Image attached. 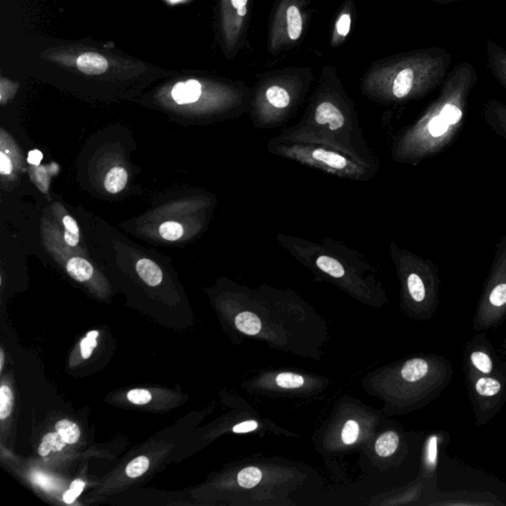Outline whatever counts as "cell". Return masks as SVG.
Here are the masks:
<instances>
[{
    "instance_id": "40",
    "label": "cell",
    "mask_w": 506,
    "mask_h": 506,
    "mask_svg": "<svg viewBox=\"0 0 506 506\" xmlns=\"http://www.w3.org/2000/svg\"><path fill=\"white\" fill-rule=\"evenodd\" d=\"M171 2H178L180 1V0H170Z\"/></svg>"
},
{
    "instance_id": "6",
    "label": "cell",
    "mask_w": 506,
    "mask_h": 506,
    "mask_svg": "<svg viewBox=\"0 0 506 506\" xmlns=\"http://www.w3.org/2000/svg\"><path fill=\"white\" fill-rule=\"evenodd\" d=\"M304 15L296 0H284L277 10L270 49L280 51L290 43L298 42L303 35Z\"/></svg>"
},
{
    "instance_id": "9",
    "label": "cell",
    "mask_w": 506,
    "mask_h": 506,
    "mask_svg": "<svg viewBox=\"0 0 506 506\" xmlns=\"http://www.w3.org/2000/svg\"><path fill=\"white\" fill-rule=\"evenodd\" d=\"M172 97L177 104H190L198 101L202 95V85L198 81L190 79L186 83H178L172 89Z\"/></svg>"
},
{
    "instance_id": "10",
    "label": "cell",
    "mask_w": 506,
    "mask_h": 506,
    "mask_svg": "<svg viewBox=\"0 0 506 506\" xmlns=\"http://www.w3.org/2000/svg\"><path fill=\"white\" fill-rule=\"evenodd\" d=\"M77 67L88 76H96L105 72L108 69L107 60L101 54L85 53L79 56L76 62Z\"/></svg>"
},
{
    "instance_id": "1",
    "label": "cell",
    "mask_w": 506,
    "mask_h": 506,
    "mask_svg": "<svg viewBox=\"0 0 506 506\" xmlns=\"http://www.w3.org/2000/svg\"><path fill=\"white\" fill-rule=\"evenodd\" d=\"M276 137L333 147L380 169V161L365 138L353 101L333 72L324 70L321 83L308 100L298 123Z\"/></svg>"
},
{
    "instance_id": "38",
    "label": "cell",
    "mask_w": 506,
    "mask_h": 506,
    "mask_svg": "<svg viewBox=\"0 0 506 506\" xmlns=\"http://www.w3.org/2000/svg\"><path fill=\"white\" fill-rule=\"evenodd\" d=\"M431 1L441 4V6H447V4L457 3V2L463 1V0H431Z\"/></svg>"
},
{
    "instance_id": "5",
    "label": "cell",
    "mask_w": 506,
    "mask_h": 506,
    "mask_svg": "<svg viewBox=\"0 0 506 506\" xmlns=\"http://www.w3.org/2000/svg\"><path fill=\"white\" fill-rule=\"evenodd\" d=\"M267 151L273 156L295 161L310 169L357 182H368L375 178L380 169L361 162L333 147L315 143L274 137L267 143Z\"/></svg>"
},
{
    "instance_id": "23",
    "label": "cell",
    "mask_w": 506,
    "mask_h": 506,
    "mask_svg": "<svg viewBox=\"0 0 506 506\" xmlns=\"http://www.w3.org/2000/svg\"><path fill=\"white\" fill-rule=\"evenodd\" d=\"M185 230L183 226L177 222H165L160 226V233L165 240L176 242L182 237Z\"/></svg>"
},
{
    "instance_id": "28",
    "label": "cell",
    "mask_w": 506,
    "mask_h": 506,
    "mask_svg": "<svg viewBox=\"0 0 506 506\" xmlns=\"http://www.w3.org/2000/svg\"><path fill=\"white\" fill-rule=\"evenodd\" d=\"M358 435H359V424L355 421H352V419L347 421L344 430H342L341 435L342 441L344 442V444H353L357 440Z\"/></svg>"
},
{
    "instance_id": "39",
    "label": "cell",
    "mask_w": 506,
    "mask_h": 506,
    "mask_svg": "<svg viewBox=\"0 0 506 506\" xmlns=\"http://www.w3.org/2000/svg\"><path fill=\"white\" fill-rule=\"evenodd\" d=\"M1 361H0V370H2L3 368V364H4V354L3 351H1Z\"/></svg>"
},
{
    "instance_id": "3",
    "label": "cell",
    "mask_w": 506,
    "mask_h": 506,
    "mask_svg": "<svg viewBox=\"0 0 506 506\" xmlns=\"http://www.w3.org/2000/svg\"><path fill=\"white\" fill-rule=\"evenodd\" d=\"M453 56L444 48H428L387 59L363 79L365 96L392 105L417 100L441 85Z\"/></svg>"
},
{
    "instance_id": "29",
    "label": "cell",
    "mask_w": 506,
    "mask_h": 506,
    "mask_svg": "<svg viewBox=\"0 0 506 506\" xmlns=\"http://www.w3.org/2000/svg\"><path fill=\"white\" fill-rule=\"evenodd\" d=\"M472 362L475 365L476 368L480 370L483 373H491L492 370V362L491 358L487 354L476 351L472 354Z\"/></svg>"
},
{
    "instance_id": "31",
    "label": "cell",
    "mask_w": 506,
    "mask_h": 506,
    "mask_svg": "<svg viewBox=\"0 0 506 506\" xmlns=\"http://www.w3.org/2000/svg\"><path fill=\"white\" fill-rule=\"evenodd\" d=\"M85 483L83 481L76 480L72 483L70 489L63 494V498L65 503H72L85 489Z\"/></svg>"
},
{
    "instance_id": "36",
    "label": "cell",
    "mask_w": 506,
    "mask_h": 506,
    "mask_svg": "<svg viewBox=\"0 0 506 506\" xmlns=\"http://www.w3.org/2000/svg\"><path fill=\"white\" fill-rule=\"evenodd\" d=\"M437 457V440L436 438L432 437L430 442V448H428V459H430V464H435L436 463Z\"/></svg>"
},
{
    "instance_id": "7",
    "label": "cell",
    "mask_w": 506,
    "mask_h": 506,
    "mask_svg": "<svg viewBox=\"0 0 506 506\" xmlns=\"http://www.w3.org/2000/svg\"><path fill=\"white\" fill-rule=\"evenodd\" d=\"M487 67L492 76L506 90V49L492 39L485 41Z\"/></svg>"
},
{
    "instance_id": "14",
    "label": "cell",
    "mask_w": 506,
    "mask_h": 506,
    "mask_svg": "<svg viewBox=\"0 0 506 506\" xmlns=\"http://www.w3.org/2000/svg\"><path fill=\"white\" fill-rule=\"evenodd\" d=\"M238 330L247 335H256L260 333L262 324L258 315L251 312H242L237 315L235 321Z\"/></svg>"
},
{
    "instance_id": "27",
    "label": "cell",
    "mask_w": 506,
    "mask_h": 506,
    "mask_svg": "<svg viewBox=\"0 0 506 506\" xmlns=\"http://www.w3.org/2000/svg\"><path fill=\"white\" fill-rule=\"evenodd\" d=\"M98 331H90V333L86 335V337L83 338V341H81V355H83V357L85 358V359H88V358L92 356L93 350H94L95 347L97 346L96 339L97 337H98Z\"/></svg>"
},
{
    "instance_id": "4",
    "label": "cell",
    "mask_w": 506,
    "mask_h": 506,
    "mask_svg": "<svg viewBox=\"0 0 506 506\" xmlns=\"http://www.w3.org/2000/svg\"><path fill=\"white\" fill-rule=\"evenodd\" d=\"M312 78L283 72L263 79L251 92L249 118L255 128L274 129L287 123L303 103Z\"/></svg>"
},
{
    "instance_id": "21",
    "label": "cell",
    "mask_w": 506,
    "mask_h": 506,
    "mask_svg": "<svg viewBox=\"0 0 506 506\" xmlns=\"http://www.w3.org/2000/svg\"><path fill=\"white\" fill-rule=\"evenodd\" d=\"M13 394L10 388L3 385L0 388V419L4 421L12 412Z\"/></svg>"
},
{
    "instance_id": "18",
    "label": "cell",
    "mask_w": 506,
    "mask_h": 506,
    "mask_svg": "<svg viewBox=\"0 0 506 506\" xmlns=\"http://www.w3.org/2000/svg\"><path fill=\"white\" fill-rule=\"evenodd\" d=\"M230 4L233 11V34L238 36L242 33L244 20H246L249 0H230Z\"/></svg>"
},
{
    "instance_id": "24",
    "label": "cell",
    "mask_w": 506,
    "mask_h": 506,
    "mask_svg": "<svg viewBox=\"0 0 506 506\" xmlns=\"http://www.w3.org/2000/svg\"><path fill=\"white\" fill-rule=\"evenodd\" d=\"M501 385L498 381L491 378H482L476 383V391L483 397H492L498 394Z\"/></svg>"
},
{
    "instance_id": "22",
    "label": "cell",
    "mask_w": 506,
    "mask_h": 506,
    "mask_svg": "<svg viewBox=\"0 0 506 506\" xmlns=\"http://www.w3.org/2000/svg\"><path fill=\"white\" fill-rule=\"evenodd\" d=\"M65 226V240L70 246H76L79 242V229L77 222L70 215H65L63 219Z\"/></svg>"
},
{
    "instance_id": "25",
    "label": "cell",
    "mask_w": 506,
    "mask_h": 506,
    "mask_svg": "<svg viewBox=\"0 0 506 506\" xmlns=\"http://www.w3.org/2000/svg\"><path fill=\"white\" fill-rule=\"evenodd\" d=\"M276 383L279 387L284 388V389H298L305 383V379L298 374L286 372L276 377Z\"/></svg>"
},
{
    "instance_id": "26",
    "label": "cell",
    "mask_w": 506,
    "mask_h": 506,
    "mask_svg": "<svg viewBox=\"0 0 506 506\" xmlns=\"http://www.w3.org/2000/svg\"><path fill=\"white\" fill-rule=\"evenodd\" d=\"M149 467V461L145 456H140L129 463L126 468L127 476L130 478H138L144 475Z\"/></svg>"
},
{
    "instance_id": "34",
    "label": "cell",
    "mask_w": 506,
    "mask_h": 506,
    "mask_svg": "<svg viewBox=\"0 0 506 506\" xmlns=\"http://www.w3.org/2000/svg\"><path fill=\"white\" fill-rule=\"evenodd\" d=\"M258 423L255 421H249L238 423L233 426V431L235 433H247L257 430Z\"/></svg>"
},
{
    "instance_id": "37",
    "label": "cell",
    "mask_w": 506,
    "mask_h": 506,
    "mask_svg": "<svg viewBox=\"0 0 506 506\" xmlns=\"http://www.w3.org/2000/svg\"><path fill=\"white\" fill-rule=\"evenodd\" d=\"M43 160V154L38 149L31 151L28 154V162L32 165H40Z\"/></svg>"
},
{
    "instance_id": "33",
    "label": "cell",
    "mask_w": 506,
    "mask_h": 506,
    "mask_svg": "<svg viewBox=\"0 0 506 506\" xmlns=\"http://www.w3.org/2000/svg\"><path fill=\"white\" fill-rule=\"evenodd\" d=\"M351 30V15L349 13H344L338 18L335 25V32L339 37L346 38Z\"/></svg>"
},
{
    "instance_id": "35",
    "label": "cell",
    "mask_w": 506,
    "mask_h": 506,
    "mask_svg": "<svg viewBox=\"0 0 506 506\" xmlns=\"http://www.w3.org/2000/svg\"><path fill=\"white\" fill-rule=\"evenodd\" d=\"M13 165L10 158L4 153H0V172L2 176H9L12 172Z\"/></svg>"
},
{
    "instance_id": "13",
    "label": "cell",
    "mask_w": 506,
    "mask_h": 506,
    "mask_svg": "<svg viewBox=\"0 0 506 506\" xmlns=\"http://www.w3.org/2000/svg\"><path fill=\"white\" fill-rule=\"evenodd\" d=\"M428 369H430V366H428V363L425 360L421 359V358H414V359L408 361L403 365V369H401V377L407 382H417V381L421 380L428 375Z\"/></svg>"
},
{
    "instance_id": "19",
    "label": "cell",
    "mask_w": 506,
    "mask_h": 506,
    "mask_svg": "<svg viewBox=\"0 0 506 506\" xmlns=\"http://www.w3.org/2000/svg\"><path fill=\"white\" fill-rule=\"evenodd\" d=\"M56 431L60 433L67 444H76L81 438V430L74 422L62 419L56 423Z\"/></svg>"
},
{
    "instance_id": "32",
    "label": "cell",
    "mask_w": 506,
    "mask_h": 506,
    "mask_svg": "<svg viewBox=\"0 0 506 506\" xmlns=\"http://www.w3.org/2000/svg\"><path fill=\"white\" fill-rule=\"evenodd\" d=\"M489 302L494 307H503L506 304V284H499L489 295Z\"/></svg>"
},
{
    "instance_id": "15",
    "label": "cell",
    "mask_w": 506,
    "mask_h": 506,
    "mask_svg": "<svg viewBox=\"0 0 506 506\" xmlns=\"http://www.w3.org/2000/svg\"><path fill=\"white\" fill-rule=\"evenodd\" d=\"M127 181H128V173H127L126 169L119 167H113L112 169L109 170L107 176H106L104 186H105V189L111 194H117V193L121 192L124 189Z\"/></svg>"
},
{
    "instance_id": "20",
    "label": "cell",
    "mask_w": 506,
    "mask_h": 506,
    "mask_svg": "<svg viewBox=\"0 0 506 506\" xmlns=\"http://www.w3.org/2000/svg\"><path fill=\"white\" fill-rule=\"evenodd\" d=\"M262 480V473L256 467H249L242 470L238 475V483L244 489H253Z\"/></svg>"
},
{
    "instance_id": "17",
    "label": "cell",
    "mask_w": 506,
    "mask_h": 506,
    "mask_svg": "<svg viewBox=\"0 0 506 506\" xmlns=\"http://www.w3.org/2000/svg\"><path fill=\"white\" fill-rule=\"evenodd\" d=\"M67 444L58 431L47 433L43 437L42 442L38 448V452L42 457H46L51 452H60Z\"/></svg>"
},
{
    "instance_id": "12",
    "label": "cell",
    "mask_w": 506,
    "mask_h": 506,
    "mask_svg": "<svg viewBox=\"0 0 506 506\" xmlns=\"http://www.w3.org/2000/svg\"><path fill=\"white\" fill-rule=\"evenodd\" d=\"M67 271L72 278L78 282L89 280L94 273L92 265L87 260L81 257L70 258L67 263Z\"/></svg>"
},
{
    "instance_id": "16",
    "label": "cell",
    "mask_w": 506,
    "mask_h": 506,
    "mask_svg": "<svg viewBox=\"0 0 506 506\" xmlns=\"http://www.w3.org/2000/svg\"><path fill=\"white\" fill-rule=\"evenodd\" d=\"M399 443V435L392 431H388L378 438L375 444L377 454L381 457H389L396 452Z\"/></svg>"
},
{
    "instance_id": "2",
    "label": "cell",
    "mask_w": 506,
    "mask_h": 506,
    "mask_svg": "<svg viewBox=\"0 0 506 506\" xmlns=\"http://www.w3.org/2000/svg\"><path fill=\"white\" fill-rule=\"evenodd\" d=\"M478 72L471 63H458L448 72L439 95L421 117L392 140V160L417 165L438 153L459 130Z\"/></svg>"
},
{
    "instance_id": "8",
    "label": "cell",
    "mask_w": 506,
    "mask_h": 506,
    "mask_svg": "<svg viewBox=\"0 0 506 506\" xmlns=\"http://www.w3.org/2000/svg\"><path fill=\"white\" fill-rule=\"evenodd\" d=\"M483 115L492 130L506 140V105L498 100H489L483 109Z\"/></svg>"
},
{
    "instance_id": "30",
    "label": "cell",
    "mask_w": 506,
    "mask_h": 506,
    "mask_svg": "<svg viewBox=\"0 0 506 506\" xmlns=\"http://www.w3.org/2000/svg\"><path fill=\"white\" fill-rule=\"evenodd\" d=\"M127 398L134 405H144L151 401V394L146 389H134L127 394Z\"/></svg>"
},
{
    "instance_id": "11",
    "label": "cell",
    "mask_w": 506,
    "mask_h": 506,
    "mask_svg": "<svg viewBox=\"0 0 506 506\" xmlns=\"http://www.w3.org/2000/svg\"><path fill=\"white\" fill-rule=\"evenodd\" d=\"M137 272L146 284L156 287L162 281V271L153 260L143 258L137 263Z\"/></svg>"
}]
</instances>
